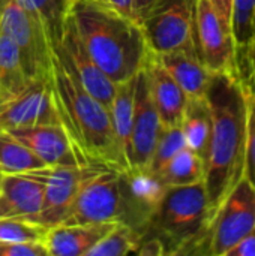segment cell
<instances>
[{
	"instance_id": "cell-4",
	"label": "cell",
	"mask_w": 255,
	"mask_h": 256,
	"mask_svg": "<svg viewBox=\"0 0 255 256\" xmlns=\"http://www.w3.org/2000/svg\"><path fill=\"white\" fill-rule=\"evenodd\" d=\"M207 224V195L200 182L167 188L146 224V231L164 244L165 254L198 255Z\"/></svg>"
},
{
	"instance_id": "cell-6",
	"label": "cell",
	"mask_w": 255,
	"mask_h": 256,
	"mask_svg": "<svg viewBox=\"0 0 255 256\" xmlns=\"http://www.w3.org/2000/svg\"><path fill=\"white\" fill-rule=\"evenodd\" d=\"M137 21L152 52L197 54L195 0H155Z\"/></svg>"
},
{
	"instance_id": "cell-23",
	"label": "cell",
	"mask_w": 255,
	"mask_h": 256,
	"mask_svg": "<svg viewBox=\"0 0 255 256\" xmlns=\"http://www.w3.org/2000/svg\"><path fill=\"white\" fill-rule=\"evenodd\" d=\"M158 176L167 188L200 183L204 178V162L191 148H182Z\"/></svg>"
},
{
	"instance_id": "cell-1",
	"label": "cell",
	"mask_w": 255,
	"mask_h": 256,
	"mask_svg": "<svg viewBox=\"0 0 255 256\" xmlns=\"http://www.w3.org/2000/svg\"><path fill=\"white\" fill-rule=\"evenodd\" d=\"M204 98L212 116L203 178L210 220L224 198L243 177L246 94L233 74L213 72Z\"/></svg>"
},
{
	"instance_id": "cell-29",
	"label": "cell",
	"mask_w": 255,
	"mask_h": 256,
	"mask_svg": "<svg viewBox=\"0 0 255 256\" xmlns=\"http://www.w3.org/2000/svg\"><path fill=\"white\" fill-rule=\"evenodd\" d=\"M47 228L20 220H0V242L42 243Z\"/></svg>"
},
{
	"instance_id": "cell-8",
	"label": "cell",
	"mask_w": 255,
	"mask_h": 256,
	"mask_svg": "<svg viewBox=\"0 0 255 256\" xmlns=\"http://www.w3.org/2000/svg\"><path fill=\"white\" fill-rule=\"evenodd\" d=\"M0 32L17 46L23 70L29 80H50L53 48L42 27L20 6L17 0H8Z\"/></svg>"
},
{
	"instance_id": "cell-14",
	"label": "cell",
	"mask_w": 255,
	"mask_h": 256,
	"mask_svg": "<svg viewBox=\"0 0 255 256\" xmlns=\"http://www.w3.org/2000/svg\"><path fill=\"white\" fill-rule=\"evenodd\" d=\"M6 132L29 147L45 165L84 166L62 124H33L12 128Z\"/></svg>"
},
{
	"instance_id": "cell-17",
	"label": "cell",
	"mask_w": 255,
	"mask_h": 256,
	"mask_svg": "<svg viewBox=\"0 0 255 256\" xmlns=\"http://www.w3.org/2000/svg\"><path fill=\"white\" fill-rule=\"evenodd\" d=\"M119 222L56 225L45 231L42 244L48 256H87L89 250Z\"/></svg>"
},
{
	"instance_id": "cell-2",
	"label": "cell",
	"mask_w": 255,
	"mask_h": 256,
	"mask_svg": "<svg viewBox=\"0 0 255 256\" xmlns=\"http://www.w3.org/2000/svg\"><path fill=\"white\" fill-rule=\"evenodd\" d=\"M59 123L84 166L105 165L122 170L108 108L93 98L66 70L53 50L48 80Z\"/></svg>"
},
{
	"instance_id": "cell-33",
	"label": "cell",
	"mask_w": 255,
	"mask_h": 256,
	"mask_svg": "<svg viewBox=\"0 0 255 256\" xmlns=\"http://www.w3.org/2000/svg\"><path fill=\"white\" fill-rule=\"evenodd\" d=\"M225 256H255V228L242 237Z\"/></svg>"
},
{
	"instance_id": "cell-19",
	"label": "cell",
	"mask_w": 255,
	"mask_h": 256,
	"mask_svg": "<svg viewBox=\"0 0 255 256\" xmlns=\"http://www.w3.org/2000/svg\"><path fill=\"white\" fill-rule=\"evenodd\" d=\"M153 56L188 98H204L212 72L201 63L197 54L173 51L162 54L153 52Z\"/></svg>"
},
{
	"instance_id": "cell-35",
	"label": "cell",
	"mask_w": 255,
	"mask_h": 256,
	"mask_svg": "<svg viewBox=\"0 0 255 256\" xmlns=\"http://www.w3.org/2000/svg\"><path fill=\"white\" fill-rule=\"evenodd\" d=\"M210 2L215 6V9L218 10V14L230 24V6H231V0H210Z\"/></svg>"
},
{
	"instance_id": "cell-9",
	"label": "cell",
	"mask_w": 255,
	"mask_h": 256,
	"mask_svg": "<svg viewBox=\"0 0 255 256\" xmlns=\"http://www.w3.org/2000/svg\"><path fill=\"white\" fill-rule=\"evenodd\" d=\"M195 50L201 63L213 72L236 74V42L230 24L210 0H195Z\"/></svg>"
},
{
	"instance_id": "cell-27",
	"label": "cell",
	"mask_w": 255,
	"mask_h": 256,
	"mask_svg": "<svg viewBox=\"0 0 255 256\" xmlns=\"http://www.w3.org/2000/svg\"><path fill=\"white\" fill-rule=\"evenodd\" d=\"M230 28L236 48L255 40V0H231Z\"/></svg>"
},
{
	"instance_id": "cell-32",
	"label": "cell",
	"mask_w": 255,
	"mask_h": 256,
	"mask_svg": "<svg viewBox=\"0 0 255 256\" xmlns=\"http://www.w3.org/2000/svg\"><path fill=\"white\" fill-rule=\"evenodd\" d=\"M0 256H48L42 243L0 242Z\"/></svg>"
},
{
	"instance_id": "cell-30",
	"label": "cell",
	"mask_w": 255,
	"mask_h": 256,
	"mask_svg": "<svg viewBox=\"0 0 255 256\" xmlns=\"http://www.w3.org/2000/svg\"><path fill=\"white\" fill-rule=\"evenodd\" d=\"M245 93L255 96V40L236 48V74Z\"/></svg>"
},
{
	"instance_id": "cell-3",
	"label": "cell",
	"mask_w": 255,
	"mask_h": 256,
	"mask_svg": "<svg viewBox=\"0 0 255 256\" xmlns=\"http://www.w3.org/2000/svg\"><path fill=\"white\" fill-rule=\"evenodd\" d=\"M69 15L89 54L114 84L144 66L149 48L134 18L95 0H72Z\"/></svg>"
},
{
	"instance_id": "cell-31",
	"label": "cell",
	"mask_w": 255,
	"mask_h": 256,
	"mask_svg": "<svg viewBox=\"0 0 255 256\" xmlns=\"http://www.w3.org/2000/svg\"><path fill=\"white\" fill-rule=\"evenodd\" d=\"M246 94V142L243 177L255 188V96Z\"/></svg>"
},
{
	"instance_id": "cell-13",
	"label": "cell",
	"mask_w": 255,
	"mask_h": 256,
	"mask_svg": "<svg viewBox=\"0 0 255 256\" xmlns=\"http://www.w3.org/2000/svg\"><path fill=\"white\" fill-rule=\"evenodd\" d=\"M162 123L150 96L147 74L141 68L135 75L134 120L131 134V170L149 168ZM129 170V171H131Z\"/></svg>"
},
{
	"instance_id": "cell-22",
	"label": "cell",
	"mask_w": 255,
	"mask_h": 256,
	"mask_svg": "<svg viewBox=\"0 0 255 256\" xmlns=\"http://www.w3.org/2000/svg\"><path fill=\"white\" fill-rule=\"evenodd\" d=\"M180 129L183 132L186 147L195 152L204 162L212 132V116L206 98H188Z\"/></svg>"
},
{
	"instance_id": "cell-16",
	"label": "cell",
	"mask_w": 255,
	"mask_h": 256,
	"mask_svg": "<svg viewBox=\"0 0 255 256\" xmlns=\"http://www.w3.org/2000/svg\"><path fill=\"white\" fill-rule=\"evenodd\" d=\"M143 68L147 74L150 96L159 114L162 126H180L188 104L186 93L159 64L150 50Z\"/></svg>"
},
{
	"instance_id": "cell-34",
	"label": "cell",
	"mask_w": 255,
	"mask_h": 256,
	"mask_svg": "<svg viewBox=\"0 0 255 256\" xmlns=\"http://www.w3.org/2000/svg\"><path fill=\"white\" fill-rule=\"evenodd\" d=\"M101 4H105L129 18H134L135 20V15H134V8H132V0H95ZM137 21V20H135Z\"/></svg>"
},
{
	"instance_id": "cell-25",
	"label": "cell",
	"mask_w": 255,
	"mask_h": 256,
	"mask_svg": "<svg viewBox=\"0 0 255 256\" xmlns=\"http://www.w3.org/2000/svg\"><path fill=\"white\" fill-rule=\"evenodd\" d=\"M140 242L141 234H138L131 225L119 222L89 250L87 256H125L137 254Z\"/></svg>"
},
{
	"instance_id": "cell-5",
	"label": "cell",
	"mask_w": 255,
	"mask_h": 256,
	"mask_svg": "<svg viewBox=\"0 0 255 256\" xmlns=\"http://www.w3.org/2000/svg\"><path fill=\"white\" fill-rule=\"evenodd\" d=\"M123 171L105 165L83 168L80 186L60 225L123 222Z\"/></svg>"
},
{
	"instance_id": "cell-38",
	"label": "cell",
	"mask_w": 255,
	"mask_h": 256,
	"mask_svg": "<svg viewBox=\"0 0 255 256\" xmlns=\"http://www.w3.org/2000/svg\"><path fill=\"white\" fill-rule=\"evenodd\" d=\"M0 178H2V171H0Z\"/></svg>"
},
{
	"instance_id": "cell-21",
	"label": "cell",
	"mask_w": 255,
	"mask_h": 256,
	"mask_svg": "<svg viewBox=\"0 0 255 256\" xmlns=\"http://www.w3.org/2000/svg\"><path fill=\"white\" fill-rule=\"evenodd\" d=\"M20 6L42 27L51 48H57L63 38L72 0H17Z\"/></svg>"
},
{
	"instance_id": "cell-28",
	"label": "cell",
	"mask_w": 255,
	"mask_h": 256,
	"mask_svg": "<svg viewBox=\"0 0 255 256\" xmlns=\"http://www.w3.org/2000/svg\"><path fill=\"white\" fill-rule=\"evenodd\" d=\"M185 147L186 141L180 126H164L156 141L149 170L158 174Z\"/></svg>"
},
{
	"instance_id": "cell-15",
	"label": "cell",
	"mask_w": 255,
	"mask_h": 256,
	"mask_svg": "<svg viewBox=\"0 0 255 256\" xmlns=\"http://www.w3.org/2000/svg\"><path fill=\"white\" fill-rule=\"evenodd\" d=\"M42 202V186L36 180L24 174H2L0 220L35 224L41 213Z\"/></svg>"
},
{
	"instance_id": "cell-10",
	"label": "cell",
	"mask_w": 255,
	"mask_h": 256,
	"mask_svg": "<svg viewBox=\"0 0 255 256\" xmlns=\"http://www.w3.org/2000/svg\"><path fill=\"white\" fill-rule=\"evenodd\" d=\"M33 124H60L50 84L29 80L18 90L0 96V130Z\"/></svg>"
},
{
	"instance_id": "cell-24",
	"label": "cell",
	"mask_w": 255,
	"mask_h": 256,
	"mask_svg": "<svg viewBox=\"0 0 255 256\" xmlns=\"http://www.w3.org/2000/svg\"><path fill=\"white\" fill-rule=\"evenodd\" d=\"M47 166L29 147L6 130H0V171L2 174H23Z\"/></svg>"
},
{
	"instance_id": "cell-7",
	"label": "cell",
	"mask_w": 255,
	"mask_h": 256,
	"mask_svg": "<svg viewBox=\"0 0 255 256\" xmlns=\"http://www.w3.org/2000/svg\"><path fill=\"white\" fill-rule=\"evenodd\" d=\"M255 228V188L242 177L207 224L198 255L225 256Z\"/></svg>"
},
{
	"instance_id": "cell-12",
	"label": "cell",
	"mask_w": 255,
	"mask_h": 256,
	"mask_svg": "<svg viewBox=\"0 0 255 256\" xmlns=\"http://www.w3.org/2000/svg\"><path fill=\"white\" fill-rule=\"evenodd\" d=\"M54 51L60 57L66 70L83 86V88L108 108L116 92V84L105 76L89 54L71 15L68 16L60 45L54 48Z\"/></svg>"
},
{
	"instance_id": "cell-36",
	"label": "cell",
	"mask_w": 255,
	"mask_h": 256,
	"mask_svg": "<svg viewBox=\"0 0 255 256\" xmlns=\"http://www.w3.org/2000/svg\"><path fill=\"white\" fill-rule=\"evenodd\" d=\"M155 0H132V8H134V15L135 20H138V16L153 3ZM138 22V21H137Z\"/></svg>"
},
{
	"instance_id": "cell-37",
	"label": "cell",
	"mask_w": 255,
	"mask_h": 256,
	"mask_svg": "<svg viewBox=\"0 0 255 256\" xmlns=\"http://www.w3.org/2000/svg\"><path fill=\"white\" fill-rule=\"evenodd\" d=\"M6 4H8V0H0V21H2V16H3Z\"/></svg>"
},
{
	"instance_id": "cell-20",
	"label": "cell",
	"mask_w": 255,
	"mask_h": 256,
	"mask_svg": "<svg viewBox=\"0 0 255 256\" xmlns=\"http://www.w3.org/2000/svg\"><path fill=\"white\" fill-rule=\"evenodd\" d=\"M134 92H135V76L116 84V92L108 106L113 132H114L123 171L131 170V134H132V120H134Z\"/></svg>"
},
{
	"instance_id": "cell-11",
	"label": "cell",
	"mask_w": 255,
	"mask_h": 256,
	"mask_svg": "<svg viewBox=\"0 0 255 256\" xmlns=\"http://www.w3.org/2000/svg\"><path fill=\"white\" fill-rule=\"evenodd\" d=\"M83 168L84 166L47 165L23 172L42 186L44 202L41 213L35 220L36 225L48 230L63 222L80 186Z\"/></svg>"
},
{
	"instance_id": "cell-26",
	"label": "cell",
	"mask_w": 255,
	"mask_h": 256,
	"mask_svg": "<svg viewBox=\"0 0 255 256\" xmlns=\"http://www.w3.org/2000/svg\"><path fill=\"white\" fill-rule=\"evenodd\" d=\"M27 81L17 46L0 32V96L18 90Z\"/></svg>"
},
{
	"instance_id": "cell-18",
	"label": "cell",
	"mask_w": 255,
	"mask_h": 256,
	"mask_svg": "<svg viewBox=\"0 0 255 256\" xmlns=\"http://www.w3.org/2000/svg\"><path fill=\"white\" fill-rule=\"evenodd\" d=\"M165 190L167 186L164 184L161 177L149 168H134L131 171H123L125 212L128 204L134 202V207L137 208L141 225L144 228L149 218L161 202Z\"/></svg>"
}]
</instances>
